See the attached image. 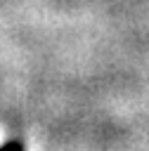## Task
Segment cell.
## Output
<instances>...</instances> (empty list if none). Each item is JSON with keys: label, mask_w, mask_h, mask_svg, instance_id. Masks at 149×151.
<instances>
[{"label": "cell", "mask_w": 149, "mask_h": 151, "mask_svg": "<svg viewBox=\"0 0 149 151\" xmlns=\"http://www.w3.org/2000/svg\"><path fill=\"white\" fill-rule=\"evenodd\" d=\"M2 151H19V146H7V149H2Z\"/></svg>", "instance_id": "cell-1"}]
</instances>
